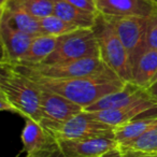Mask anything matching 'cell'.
I'll use <instances>...</instances> for the list:
<instances>
[{
	"label": "cell",
	"mask_w": 157,
	"mask_h": 157,
	"mask_svg": "<svg viewBox=\"0 0 157 157\" xmlns=\"http://www.w3.org/2000/svg\"><path fill=\"white\" fill-rule=\"evenodd\" d=\"M9 1L39 20L54 14L55 0H9Z\"/></svg>",
	"instance_id": "d6986e66"
},
{
	"label": "cell",
	"mask_w": 157,
	"mask_h": 157,
	"mask_svg": "<svg viewBox=\"0 0 157 157\" xmlns=\"http://www.w3.org/2000/svg\"><path fill=\"white\" fill-rule=\"evenodd\" d=\"M69 5L76 7L84 11L92 12V13H98L95 0H65Z\"/></svg>",
	"instance_id": "603a6c76"
},
{
	"label": "cell",
	"mask_w": 157,
	"mask_h": 157,
	"mask_svg": "<svg viewBox=\"0 0 157 157\" xmlns=\"http://www.w3.org/2000/svg\"><path fill=\"white\" fill-rule=\"evenodd\" d=\"M54 14L78 29H92L98 13L78 9L66 2L65 0H55Z\"/></svg>",
	"instance_id": "2e32d148"
},
{
	"label": "cell",
	"mask_w": 157,
	"mask_h": 157,
	"mask_svg": "<svg viewBox=\"0 0 157 157\" xmlns=\"http://www.w3.org/2000/svg\"><path fill=\"white\" fill-rule=\"evenodd\" d=\"M26 157H59L63 155L59 142L39 122L26 118L21 135Z\"/></svg>",
	"instance_id": "ba28073f"
},
{
	"label": "cell",
	"mask_w": 157,
	"mask_h": 157,
	"mask_svg": "<svg viewBox=\"0 0 157 157\" xmlns=\"http://www.w3.org/2000/svg\"><path fill=\"white\" fill-rule=\"evenodd\" d=\"M15 71L28 78H43L54 80L81 78L96 74L108 69V66L100 57H90L67 63H53V65H14Z\"/></svg>",
	"instance_id": "277c9868"
},
{
	"label": "cell",
	"mask_w": 157,
	"mask_h": 157,
	"mask_svg": "<svg viewBox=\"0 0 157 157\" xmlns=\"http://www.w3.org/2000/svg\"><path fill=\"white\" fill-rule=\"evenodd\" d=\"M146 90H147V93L153 97V98L157 99V81L151 84V85L146 88Z\"/></svg>",
	"instance_id": "83f0119b"
},
{
	"label": "cell",
	"mask_w": 157,
	"mask_h": 157,
	"mask_svg": "<svg viewBox=\"0 0 157 157\" xmlns=\"http://www.w3.org/2000/svg\"><path fill=\"white\" fill-rule=\"evenodd\" d=\"M157 72V50L147 48L131 66V82L140 87L146 88L151 85Z\"/></svg>",
	"instance_id": "9a60e30c"
},
{
	"label": "cell",
	"mask_w": 157,
	"mask_h": 157,
	"mask_svg": "<svg viewBox=\"0 0 157 157\" xmlns=\"http://www.w3.org/2000/svg\"><path fill=\"white\" fill-rule=\"evenodd\" d=\"M3 17L13 27L25 33H28L31 37H38L40 35V20L30 15L26 11L13 5L8 0L5 7Z\"/></svg>",
	"instance_id": "e0dca14e"
},
{
	"label": "cell",
	"mask_w": 157,
	"mask_h": 157,
	"mask_svg": "<svg viewBox=\"0 0 157 157\" xmlns=\"http://www.w3.org/2000/svg\"><path fill=\"white\" fill-rule=\"evenodd\" d=\"M29 78L35 81L39 87L60 95L72 102L81 105L83 109H86L107 95L121 90L127 83L110 68L92 75L66 80L43 78Z\"/></svg>",
	"instance_id": "6da1fadb"
},
{
	"label": "cell",
	"mask_w": 157,
	"mask_h": 157,
	"mask_svg": "<svg viewBox=\"0 0 157 157\" xmlns=\"http://www.w3.org/2000/svg\"><path fill=\"white\" fill-rule=\"evenodd\" d=\"M92 30L98 43L101 60L124 82H131V66L128 53L109 16L97 14Z\"/></svg>",
	"instance_id": "7a4b0ae2"
},
{
	"label": "cell",
	"mask_w": 157,
	"mask_h": 157,
	"mask_svg": "<svg viewBox=\"0 0 157 157\" xmlns=\"http://www.w3.org/2000/svg\"><path fill=\"white\" fill-rule=\"evenodd\" d=\"M151 1H153V2H155V3H157V0H151Z\"/></svg>",
	"instance_id": "d6a6232c"
},
{
	"label": "cell",
	"mask_w": 157,
	"mask_h": 157,
	"mask_svg": "<svg viewBox=\"0 0 157 157\" xmlns=\"http://www.w3.org/2000/svg\"><path fill=\"white\" fill-rule=\"evenodd\" d=\"M33 40V37L13 27L2 16L0 22V41L8 63H17L27 52Z\"/></svg>",
	"instance_id": "4fadbf2b"
},
{
	"label": "cell",
	"mask_w": 157,
	"mask_h": 157,
	"mask_svg": "<svg viewBox=\"0 0 157 157\" xmlns=\"http://www.w3.org/2000/svg\"><path fill=\"white\" fill-rule=\"evenodd\" d=\"M41 90V121L40 124L51 133L63 123L78 115L84 109L69 99L50 90Z\"/></svg>",
	"instance_id": "8992f818"
},
{
	"label": "cell",
	"mask_w": 157,
	"mask_h": 157,
	"mask_svg": "<svg viewBox=\"0 0 157 157\" xmlns=\"http://www.w3.org/2000/svg\"><path fill=\"white\" fill-rule=\"evenodd\" d=\"M76 27L68 24L55 14L48 15L40 20V35L51 36V37H60L76 30Z\"/></svg>",
	"instance_id": "ffe728a7"
},
{
	"label": "cell",
	"mask_w": 157,
	"mask_h": 157,
	"mask_svg": "<svg viewBox=\"0 0 157 157\" xmlns=\"http://www.w3.org/2000/svg\"><path fill=\"white\" fill-rule=\"evenodd\" d=\"M7 2H8V0H0V8H5Z\"/></svg>",
	"instance_id": "f546056e"
},
{
	"label": "cell",
	"mask_w": 157,
	"mask_h": 157,
	"mask_svg": "<svg viewBox=\"0 0 157 157\" xmlns=\"http://www.w3.org/2000/svg\"><path fill=\"white\" fill-rule=\"evenodd\" d=\"M14 72H15V67L13 63H8V61L0 63V86L2 83H5L8 78H11Z\"/></svg>",
	"instance_id": "d4e9b609"
},
{
	"label": "cell",
	"mask_w": 157,
	"mask_h": 157,
	"mask_svg": "<svg viewBox=\"0 0 157 157\" xmlns=\"http://www.w3.org/2000/svg\"><path fill=\"white\" fill-rule=\"evenodd\" d=\"M0 92L15 112L25 118L41 121V90L35 81L24 74L14 72L0 86Z\"/></svg>",
	"instance_id": "3957f363"
},
{
	"label": "cell",
	"mask_w": 157,
	"mask_h": 157,
	"mask_svg": "<svg viewBox=\"0 0 157 157\" xmlns=\"http://www.w3.org/2000/svg\"><path fill=\"white\" fill-rule=\"evenodd\" d=\"M3 12H5V8H0V22H1V20H2Z\"/></svg>",
	"instance_id": "4dcf8cb0"
},
{
	"label": "cell",
	"mask_w": 157,
	"mask_h": 157,
	"mask_svg": "<svg viewBox=\"0 0 157 157\" xmlns=\"http://www.w3.org/2000/svg\"><path fill=\"white\" fill-rule=\"evenodd\" d=\"M99 56V48L92 29H76L58 37L57 45L43 65L67 63Z\"/></svg>",
	"instance_id": "5b68a950"
},
{
	"label": "cell",
	"mask_w": 157,
	"mask_h": 157,
	"mask_svg": "<svg viewBox=\"0 0 157 157\" xmlns=\"http://www.w3.org/2000/svg\"><path fill=\"white\" fill-rule=\"evenodd\" d=\"M120 148L122 152V157H157V153L142 152V151H138L123 145H120Z\"/></svg>",
	"instance_id": "cb8c5ba5"
},
{
	"label": "cell",
	"mask_w": 157,
	"mask_h": 157,
	"mask_svg": "<svg viewBox=\"0 0 157 157\" xmlns=\"http://www.w3.org/2000/svg\"><path fill=\"white\" fill-rule=\"evenodd\" d=\"M0 97H5V96L2 95V93H1V92H0Z\"/></svg>",
	"instance_id": "836d02e7"
},
{
	"label": "cell",
	"mask_w": 157,
	"mask_h": 157,
	"mask_svg": "<svg viewBox=\"0 0 157 157\" xmlns=\"http://www.w3.org/2000/svg\"><path fill=\"white\" fill-rule=\"evenodd\" d=\"M0 111H11L15 112V109L10 105V102L5 98V97H0ZM16 113V112H15Z\"/></svg>",
	"instance_id": "484cf974"
},
{
	"label": "cell",
	"mask_w": 157,
	"mask_h": 157,
	"mask_svg": "<svg viewBox=\"0 0 157 157\" xmlns=\"http://www.w3.org/2000/svg\"><path fill=\"white\" fill-rule=\"evenodd\" d=\"M157 107V99L153 98L150 94L133 102L124 105L122 108L112 110H105V111L98 112H88L94 118L102 122L105 124L112 126L113 128L124 125L143 114L147 113L148 111L153 110Z\"/></svg>",
	"instance_id": "30bf717a"
},
{
	"label": "cell",
	"mask_w": 157,
	"mask_h": 157,
	"mask_svg": "<svg viewBox=\"0 0 157 157\" xmlns=\"http://www.w3.org/2000/svg\"><path fill=\"white\" fill-rule=\"evenodd\" d=\"M146 46L147 48L157 50V12L147 17L146 27Z\"/></svg>",
	"instance_id": "7402d4cb"
},
{
	"label": "cell",
	"mask_w": 157,
	"mask_h": 157,
	"mask_svg": "<svg viewBox=\"0 0 157 157\" xmlns=\"http://www.w3.org/2000/svg\"><path fill=\"white\" fill-rule=\"evenodd\" d=\"M148 93L146 90L140 87V86L133 84L132 82H127L125 86L121 90L112 93L107 96L102 97L95 103L90 105L84 111L86 112H98L105 111V110H112L122 108L127 105L142 97L146 96Z\"/></svg>",
	"instance_id": "5bb4252c"
},
{
	"label": "cell",
	"mask_w": 157,
	"mask_h": 157,
	"mask_svg": "<svg viewBox=\"0 0 157 157\" xmlns=\"http://www.w3.org/2000/svg\"><path fill=\"white\" fill-rule=\"evenodd\" d=\"M99 157H122V152H121L120 145L117 147H114L112 150L108 151L107 153H105V154H102Z\"/></svg>",
	"instance_id": "4316f807"
},
{
	"label": "cell",
	"mask_w": 157,
	"mask_h": 157,
	"mask_svg": "<svg viewBox=\"0 0 157 157\" xmlns=\"http://www.w3.org/2000/svg\"><path fill=\"white\" fill-rule=\"evenodd\" d=\"M112 24L128 53L130 66L133 65L138 57L142 54L146 46V27L147 17H136V16H125V17H111Z\"/></svg>",
	"instance_id": "52a82bcc"
},
{
	"label": "cell",
	"mask_w": 157,
	"mask_h": 157,
	"mask_svg": "<svg viewBox=\"0 0 157 157\" xmlns=\"http://www.w3.org/2000/svg\"><path fill=\"white\" fill-rule=\"evenodd\" d=\"M157 81V72H156V74L154 75V78H153V80H152V83H154V82H156ZM151 83V84H152Z\"/></svg>",
	"instance_id": "1f68e13d"
},
{
	"label": "cell",
	"mask_w": 157,
	"mask_h": 157,
	"mask_svg": "<svg viewBox=\"0 0 157 157\" xmlns=\"http://www.w3.org/2000/svg\"><path fill=\"white\" fill-rule=\"evenodd\" d=\"M98 13L111 17H150L157 12V3L151 0H95Z\"/></svg>",
	"instance_id": "7c38bea8"
},
{
	"label": "cell",
	"mask_w": 157,
	"mask_h": 157,
	"mask_svg": "<svg viewBox=\"0 0 157 157\" xmlns=\"http://www.w3.org/2000/svg\"><path fill=\"white\" fill-rule=\"evenodd\" d=\"M3 61H7V59H6V56H5L2 44H1V41H0V63H3Z\"/></svg>",
	"instance_id": "f1b7e54d"
},
{
	"label": "cell",
	"mask_w": 157,
	"mask_h": 157,
	"mask_svg": "<svg viewBox=\"0 0 157 157\" xmlns=\"http://www.w3.org/2000/svg\"><path fill=\"white\" fill-rule=\"evenodd\" d=\"M52 135L58 141L81 140L102 136H114V128L105 123L99 122L88 112L83 111L63 123Z\"/></svg>",
	"instance_id": "9c48e42d"
},
{
	"label": "cell",
	"mask_w": 157,
	"mask_h": 157,
	"mask_svg": "<svg viewBox=\"0 0 157 157\" xmlns=\"http://www.w3.org/2000/svg\"><path fill=\"white\" fill-rule=\"evenodd\" d=\"M58 142L61 153L66 157H99L120 145L114 136L81 140H60Z\"/></svg>",
	"instance_id": "8fae6325"
},
{
	"label": "cell",
	"mask_w": 157,
	"mask_h": 157,
	"mask_svg": "<svg viewBox=\"0 0 157 157\" xmlns=\"http://www.w3.org/2000/svg\"><path fill=\"white\" fill-rule=\"evenodd\" d=\"M123 146L147 153H157V126L150 129L135 140L123 144Z\"/></svg>",
	"instance_id": "44dd1931"
},
{
	"label": "cell",
	"mask_w": 157,
	"mask_h": 157,
	"mask_svg": "<svg viewBox=\"0 0 157 157\" xmlns=\"http://www.w3.org/2000/svg\"><path fill=\"white\" fill-rule=\"evenodd\" d=\"M57 40L58 37H51V36L35 37L27 52L15 65L33 66L42 63L55 50Z\"/></svg>",
	"instance_id": "ac0fdd59"
},
{
	"label": "cell",
	"mask_w": 157,
	"mask_h": 157,
	"mask_svg": "<svg viewBox=\"0 0 157 157\" xmlns=\"http://www.w3.org/2000/svg\"><path fill=\"white\" fill-rule=\"evenodd\" d=\"M59 157H66V156H63V155H61V156H59Z\"/></svg>",
	"instance_id": "e575fe53"
}]
</instances>
